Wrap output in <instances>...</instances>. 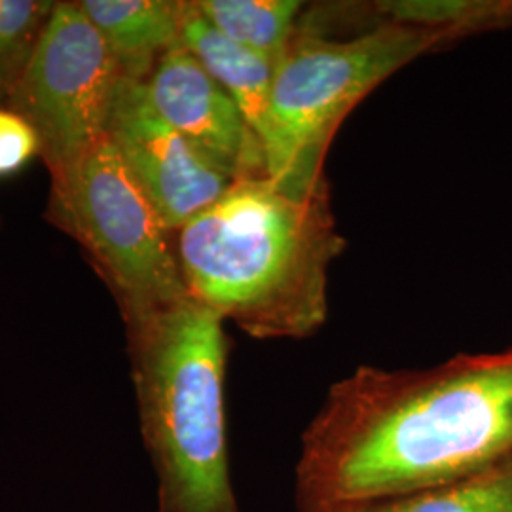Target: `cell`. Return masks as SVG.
I'll return each mask as SVG.
<instances>
[{
	"instance_id": "1",
	"label": "cell",
	"mask_w": 512,
	"mask_h": 512,
	"mask_svg": "<svg viewBox=\"0 0 512 512\" xmlns=\"http://www.w3.org/2000/svg\"><path fill=\"white\" fill-rule=\"evenodd\" d=\"M512 458V348L423 370L359 366L302 437L298 511L416 494Z\"/></svg>"
},
{
	"instance_id": "2",
	"label": "cell",
	"mask_w": 512,
	"mask_h": 512,
	"mask_svg": "<svg viewBox=\"0 0 512 512\" xmlns=\"http://www.w3.org/2000/svg\"><path fill=\"white\" fill-rule=\"evenodd\" d=\"M344 239L327 183L298 192L241 177L177 232L188 294L260 340L308 338L327 321V279Z\"/></svg>"
},
{
	"instance_id": "3",
	"label": "cell",
	"mask_w": 512,
	"mask_h": 512,
	"mask_svg": "<svg viewBox=\"0 0 512 512\" xmlns=\"http://www.w3.org/2000/svg\"><path fill=\"white\" fill-rule=\"evenodd\" d=\"M126 325L158 509L241 512L226 437L224 319L186 296Z\"/></svg>"
},
{
	"instance_id": "4",
	"label": "cell",
	"mask_w": 512,
	"mask_h": 512,
	"mask_svg": "<svg viewBox=\"0 0 512 512\" xmlns=\"http://www.w3.org/2000/svg\"><path fill=\"white\" fill-rule=\"evenodd\" d=\"M456 38L395 21L346 40L298 29L275 63L266 173L298 192L323 186L327 150L349 112L404 65Z\"/></svg>"
},
{
	"instance_id": "5",
	"label": "cell",
	"mask_w": 512,
	"mask_h": 512,
	"mask_svg": "<svg viewBox=\"0 0 512 512\" xmlns=\"http://www.w3.org/2000/svg\"><path fill=\"white\" fill-rule=\"evenodd\" d=\"M48 217L88 249L126 321L190 296L171 232L109 135L52 175Z\"/></svg>"
},
{
	"instance_id": "6",
	"label": "cell",
	"mask_w": 512,
	"mask_h": 512,
	"mask_svg": "<svg viewBox=\"0 0 512 512\" xmlns=\"http://www.w3.org/2000/svg\"><path fill=\"white\" fill-rule=\"evenodd\" d=\"M122 71L78 2H55L37 48L8 97L38 137L52 175L107 137Z\"/></svg>"
},
{
	"instance_id": "7",
	"label": "cell",
	"mask_w": 512,
	"mask_h": 512,
	"mask_svg": "<svg viewBox=\"0 0 512 512\" xmlns=\"http://www.w3.org/2000/svg\"><path fill=\"white\" fill-rule=\"evenodd\" d=\"M107 135L169 232H179L236 181L165 122L145 82L122 76Z\"/></svg>"
},
{
	"instance_id": "8",
	"label": "cell",
	"mask_w": 512,
	"mask_h": 512,
	"mask_svg": "<svg viewBox=\"0 0 512 512\" xmlns=\"http://www.w3.org/2000/svg\"><path fill=\"white\" fill-rule=\"evenodd\" d=\"M165 122L234 179L266 173V156L236 101L183 44L169 50L145 80Z\"/></svg>"
},
{
	"instance_id": "9",
	"label": "cell",
	"mask_w": 512,
	"mask_h": 512,
	"mask_svg": "<svg viewBox=\"0 0 512 512\" xmlns=\"http://www.w3.org/2000/svg\"><path fill=\"white\" fill-rule=\"evenodd\" d=\"M86 18L107 42L122 76L145 82L169 50L183 44L188 2L82 0Z\"/></svg>"
},
{
	"instance_id": "10",
	"label": "cell",
	"mask_w": 512,
	"mask_h": 512,
	"mask_svg": "<svg viewBox=\"0 0 512 512\" xmlns=\"http://www.w3.org/2000/svg\"><path fill=\"white\" fill-rule=\"evenodd\" d=\"M183 46L236 101L262 145L272 105L274 63L220 35L198 12L194 2H188L186 8Z\"/></svg>"
},
{
	"instance_id": "11",
	"label": "cell",
	"mask_w": 512,
	"mask_h": 512,
	"mask_svg": "<svg viewBox=\"0 0 512 512\" xmlns=\"http://www.w3.org/2000/svg\"><path fill=\"white\" fill-rule=\"evenodd\" d=\"M198 12L220 35L277 63L298 31L296 0H198Z\"/></svg>"
},
{
	"instance_id": "12",
	"label": "cell",
	"mask_w": 512,
	"mask_h": 512,
	"mask_svg": "<svg viewBox=\"0 0 512 512\" xmlns=\"http://www.w3.org/2000/svg\"><path fill=\"white\" fill-rule=\"evenodd\" d=\"M306 512H512V458L433 490Z\"/></svg>"
},
{
	"instance_id": "13",
	"label": "cell",
	"mask_w": 512,
	"mask_h": 512,
	"mask_svg": "<svg viewBox=\"0 0 512 512\" xmlns=\"http://www.w3.org/2000/svg\"><path fill=\"white\" fill-rule=\"evenodd\" d=\"M376 6L385 21L450 31L458 38L512 27V0H391Z\"/></svg>"
},
{
	"instance_id": "14",
	"label": "cell",
	"mask_w": 512,
	"mask_h": 512,
	"mask_svg": "<svg viewBox=\"0 0 512 512\" xmlns=\"http://www.w3.org/2000/svg\"><path fill=\"white\" fill-rule=\"evenodd\" d=\"M50 0H0V101H8L54 12Z\"/></svg>"
},
{
	"instance_id": "15",
	"label": "cell",
	"mask_w": 512,
	"mask_h": 512,
	"mask_svg": "<svg viewBox=\"0 0 512 512\" xmlns=\"http://www.w3.org/2000/svg\"><path fill=\"white\" fill-rule=\"evenodd\" d=\"M38 152V137L18 114L0 110V175L18 171Z\"/></svg>"
}]
</instances>
